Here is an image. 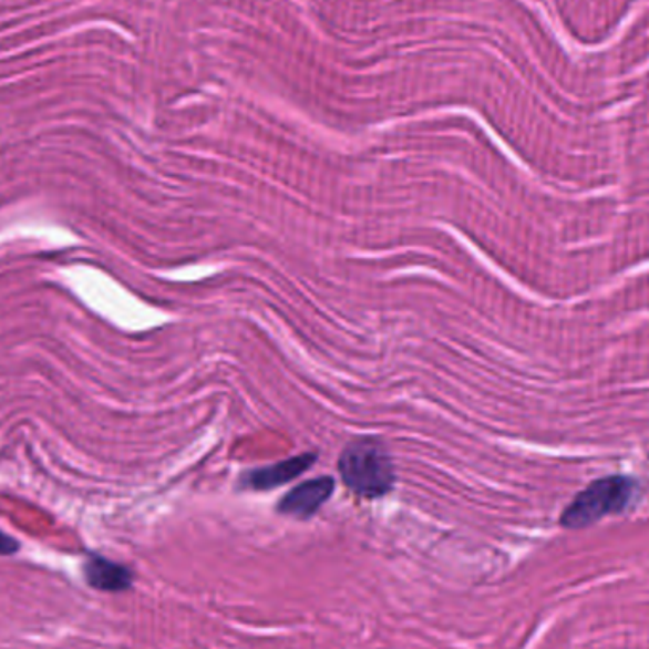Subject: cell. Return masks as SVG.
<instances>
[{"label": "cell", "mask_w": 649, "mask_h": 649, "mask_svg": "<svg viewBox=\"0 0 649 649\" xmlns=\"http://www.w3.org/2000/svg\"><path fill=\"white\" fill-rule=\"evenodd\" d=\"M338 471L346 488L367 499L384 497L398 483L390 452L377 437H358L346 444L338 460Z\"/></svg>", "instance_id": "1"}, {"label": "cell", "mask_w": 649, "mask_h": 649, "mask_svg": "<svg viewBox=\"0 0 649 649\" xmlns=\"http://www.w3.org/2000/svg\"><path fill=\"white\" fill-rule=\"evenodd\" d=\"M637 481L624 475L597 478L579 492L570 505L560 515V526L568 530H584L587 526L597 524L604 517L621 515L629 507Z\"/></svg>", "instance_id": "2"}, {"label": "cell", "mask_w": 649, "mask_h": 649, "mask_svg": "<svg viewBox=\"0 0 649 649\" xmlns=\"http://www.w3.org/2000/svg\"><path fill=\"white\" fill-rule=\"evenodd\" d=\"M334 488H337V483L332 477L306 481L279 499L278 513L284 517L297 518V521H310L331 499Z\"/></svg>", "instance_id": "3"}, {"label": "cell", "mask_w": 649, "mask_h": 649, "mask_svg": "<svg viewBox=\"0 0 649 649\" xmlns=\"http://www.w3.org/2000/svg\"><path fill=\"white\" fill-rule=\"evenodd\" d=\"M318 460V454H300V456L287 457L278 464L265 465L257 470L249 471L241 477V488H249L255 492H268L279 488L284 484L291 483L295 478L300 477L302 473L310 470Z\"/></svg>", "instance_id": "4"}, {"label": "cell", "mask_w": 649, "mask_h": 649, "mask_svg": "<svg viewBox=\"0 0 649 649\" xmlns=\"http://www.w3.org/2000/svg\"><path fill=\"white\" fill-rule=\"evenodd\" d=\"M82 576L92 589L101 593H126L133 587V571L124 564L90 553L82 564Z\"/></svg>", "instance_id": "5"}, {"label": "cell", "mask_w": 649, "mask_h": 649, "mask_svg": "<svg viewBox=\"0 0 649 649\" xmlns=\"http://www.w3.org/2000/svg\"><path fill=\"white\" fill-rule=\"evenodd\" d=\"M20 550V542L16 537L8 536L7 532L0 530V557H12Z\"/></svg>", "instance_id": "6"}]
</instances>
